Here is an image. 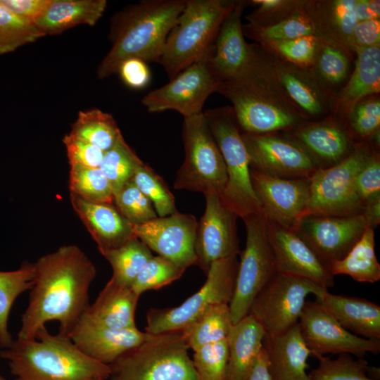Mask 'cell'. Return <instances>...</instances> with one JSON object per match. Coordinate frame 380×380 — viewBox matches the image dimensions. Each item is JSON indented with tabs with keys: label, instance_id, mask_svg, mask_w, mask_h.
Here are the masks:
<instances>
[{
	"label": "cell",
	"instance_id": "cell-19",
	"mask_svg": "<svg viewBox=\"0 0 380 380\" xmlns=\"http://www.w3.org/2000/svg\"><path fill=\"white\" fill-rule=\"evenodd\" d=\"M265 227L277 273L302 277L327 289L334 286L329 267L294 229L266 218Z\"/></svg>",
	"mask_w": 380,
	"mask_h": 380
},
{
	"label": "cell",
	"instance_id": "cell-38",
	"mask_svg": "<svg viewBox=\"0 0 380 380\" xmlns=\"http://www.w3.org/2000/svg\"><path fill=\"white\" fill-rule=\"evenodd\" d=\"M101 255L110 263L114 282L131 287L146 262L153 257L151 250L138 238Z\"/></svg>",
	"mask_w": 380,
	"mask_h": 380
},
{
	"label": "cell",
	"instance_id": "cell-7",
	"mask_svg": "<svg viewBox=\"0 0 380 380\" xmlns=\"http://www.w3.org/2000/svg\"><path fill=\"white\" fill-rule=\"evenodd\" d=\"M203 114L226 165L227 180L219 196L221 201L243 220L261 214L252 185L248 155L232 107L208 109Z\"/></svg>",
	"mask_w": 380,
	"mask_h": 380
},
{
	"label": "cell",
	"instance_id": "cell-31",
	"mask_svg": "<svg viewBox=\"0 0 380 380\" xmlns=\"http://www.w3.org/2000/svg\"><path fill=\"white\" fill-rule=\"evenodd\" d=\"M265 331L248 315L234 324L227 337L228 361L225 380H246L262 348Z\"/></svg>",
	"mask_w": 380,
	"mask_h": 380
},
{
	"label": "cell",
	"instance_id": "cell-48",
	"mask_svg": "<svg viewBox=\"0 0 380 380\" xmlns=\"http://www.w3.org/2000/svg\"><path fill=\"white\" fill-rule=\"evenodd\" d=\"M192 362L199 380H225L227 338L203 346L194 351Z\"/></svg>",
	"mask_w": 380,
	"mask_h": 380
},
{
	"label": "cell",
	"instance_id": "cell-32",
	"mask_svg": "<svg viewBox=\"0 0 380 380\" xmlns=\"http://www.w3.org/2000/svg\"><path fill=\"white\" fill-rule=\"evenodd\" d=\"M106 0H51L36 25L45 34H58L79 25L94 26L103 15Z\"/></svg>",
	"mask_w": 380,
	"mask_h": 380
},
{
	"label": "cell",
	"instance_id": "cell-2",
	"mask_svg": "<svg viewBox=\"0 0 380 380\" xmlns=\"http://www.w3.org/2000/svg\"><path fill=\"white\" fill-rule=\"evenodd\" d=\"M217 93L229 99L243 133L288 132L310 121L279 83L268 53L258 44L248 65L220 82Z\"/></svg>",
	"mask_w": 380,
	"mask_h": 380
},
{
	"label": "cell",
	"instance_id": "cell-37",
	"mask_svg": "<svg viewBox=\"0 0 380 380\" xmlns=\"http://www.w3.org/2000/svg\"><path fill=\"white\" fill-rule=\"evenodd\" d=\"M70 133L104 152L122 136L113 116L96 108L80 111Z\"/></svg>",
	"mask_w": 380,
	"mask_h": 380
},
{
	"label": "cell",
	"instance_id": "cell-35",
	"mask_svg": "<svg viewBox=\"0 0 380 380\" xmlns=\"http://www.w3.org/2000/svg\"><path fill=\"white\" fill-rule=\"evenodd\" d=\"M234 324L229 304L215 305L180 331L189 348L227 339Z\"/></svg>",
	"mask_w": 380,
	"mask_h": 380
},
{
	"label": "cell",
	"instance_id": "cell-51",
	"mask_svg": "<svg viewBox=\"0 0 380 380\" xmlns=\"http://www.w3.org/2000/svg\"><path fill=\"white\" fill-rule=\"evenodd\" d=\"M63 142L66 148L70 166L100 167L105 154L101 149L70 132L65 135Z\"/></svg>",
	"mask_w": 380,
	"mask_h": 380
},
{
	"label": "cell",
	"instance_id": "cell-52",
	"mask_svg": "<svg viewBox=\"0 0 380 380\" xmlns=\"http://www.w3.org/2000/svg\"><path fill=\"white\" fill-rule=\"evenodd\" d=\"M355 191L364 206L368 200L380 196V158L376 150L357 174Z\"/></svg>",
	"mask_w": 380,
	"mask_h": 380
},
{
	"label": "cell",
	"instance_id": "cell-3",
	"mask_svg": "<svg viewBox=\"0 0 380 380\" xmlns=\"http://www.w3.org/2000/svg\"><path fill=\"white\" fill-rule=\"evenodd\" d=\"M186 0H147L116 13L112 20V46L97 70L106 78L132 58L159 62L166 39L185 6Z\"/></svg>",
	"mask_w": 380,
	"mask_h": 380
},
{
	"label": "cell",
	"instance_id": "cell-18",
	"mask_svg": "<svg viewBox=\"0 0 380 380\" xmlns=\"http://www.w3.org/2000/svg\"><path fill=\"white\" fill-rule=\"evenodd\" d=\"M205 209L198 222L195 239L197 265L206 274L218 260L239 255L237 215L228 208L219 195H205Z\"/></svg>",
	"mask_w": 380,
	"mask_h": 380
},
{
	"label": "cell",
	"instance_id": "cell-10",
	"mask_svg": "<svg viewBox=\"0 0 380 380\" xmlns=\"http://www.w3.org/2000/svg\"><path fill=\"white\" fill-rule=\"evenodd\" d=\"M234 255L213 262L201 288L177 307L151 308L146 332L151 334L184 329L215 305L229 304L234 293L239 261Z\"/></svg>",
	"mask_w": 380,
	"mask_h": 380
},
{
	"label": "cell",
	"instance_id": "cell-17",
	"mask_svg": "<svg viewBox=\"0 0 380 380\" xmlns=\"http://www.w3.org/2000/svg\"><path fill=\"white\" fill-rule=\"evenodd\" d=\"M367 227L362 214L307 215L300 220L294 230L329 267L331 263L347 255Z\"/></svg>",
	"mask_w": 380,
	"mask_h": 380
},
{
	"label": "cell",
	"instance_id": "cell-21",
	"mask_svg": "<svg viewBox=\"0 0 380 380\" xmlns=\"http://www.w3.org/2000/svg\"><path fill=\"white\" fill-rule=\"evenodd\" d=\"M286 133L304 148L318 168L340 163L357 143L348 125L334 114L319 121H307Z\"/></svg>",
	"mask_w": 380,
	"mask_h": 380
},
{
	"label": "cell",
	"instance_id": "cell-8",
	"mask_svg": "<svg viewBox=\"0 0 380 380\" xmlns=\"http://www.w3.org/2000/svg\"><path fill=\"white\" fill-rule=\"evenodd\" d=\"M375 150L368 142L360 141L340 163L317 169L310 177V195L303 217L362 214L364 204L357 195L355 179Z\"/></svg>",
	"mask_w": 380,
	"mask_h": 380
},
{
	"label": "cell",
	"instance_id": "cell-5",
	"mask_svg": "<svg viewBox=\"0 0 380 380\" xmlns=\"http://www.w3.org/2000/svg\"><path fill=\"white\" fill-rule=\"evenodd\" d=\"M235 3L186 0L158 62L170 80L193 63L212 55L221 25Z\"/></svg>",
	"mask_w": 380,
	"mask_h": 380
},
{
	"label": "cell",
	"instance_id": "cell-45",
	"mask_svg": "<svg viewBox=\"0 0 380 380\" xmlns=\"http://www.w3.org/2000/svg\"><path fill=\"white\" fill-rule=\"evenodd\" d=\"M185 269L160 255L151 258L131 286L139 296L148 290H156L179 279Z\"/></svg>",
	"mask_w": 380,
	"mask_h": 380
},
{
	"label": "cell",
	"instance_id": "cell-9",
	"mask_svg": "<svg viewBox=\"0 0 380 380\" xmlns=\"http://www.w3.org/2000/svg\"><path fill=\"white\" fill-rule=\"evenodd\" d=\"M182 137L185 156L175 189L220 196L227 180L226 165L203 112L184 118Z\"/></svg>",
	"mask_w": 380,
	"mask_h": 380
},
{
	"label": "cell",
	"instance_id": "cell-58",
	"mask_svg": "<svg viewBox=\"0 0 380 380\" xmlns=\"http://www.w3.org/2000/svg\"><path fill=\"white\" fill-rule=\"evenodd\" d=\"M362 215L369 227L372 229L377 227L380 223V196L366 201Z\"/></svg>",
	"mask_w": 380,
	"mask_h": 380
},
{
	"label": "cell",
	"instance_id": "cell-40",
	"mask_svg": "<svg viewBox=\"0 0 380 380\" xmlns=\"http://www.w3.org/2000/svg\"><path fill=\"white\" fill-rule=\"evenodd\" d=\"M305 6L290 18L272 26L260 27L248 23L243 25V34L259 45L274 41L314 35L313 25Z\"/></svg>",
	"mask_w": 380,
	"mask_h": 380
},
{
	"label": "cell",
	"instance_id": "cell-33",
	"mask_svg": "<svg viewBox=\"0 0 380 380\" xmlns=\"http://www.w3.org/2000/svg\"><path fill=\"white\" fill-rule=\"evenodd\" d=\"M374 232L367 227L360 240L341 260L333 262L329 270L334 277L350 276L363 283H374L380 279V265L374 251Z\"/></svg>",
	"mask_w": 380,
	"mask_h": 380
},
{
	"label": "cell",
	"instance_id": "cell-36",
	"mask_svg": "<svg viewBox=\"0 0 380 380\" xmlns=\"http://www.w3.org/2000/svg\"><path fill=\"white\" fill-rule=\"evenodd\" d=\"M33 263L24 262L12 271H0V348L8 347L13 339L8 328L10 312L16 298L33 285Z\"/></svg>",
	"mask_w": 380,
	"mask_h": 380
},
{
	"label": "cell",
	"instance_id": "cell-41",
	"mask_svg": "<svg viewBox=\"0 0 380 380\" xmlns=\"http://www.w3.org/2000/svg\"><path fill=\"white\" fill-rule=\"evenodd\" d=\"M142 163L121 136L115 144L105 152L99 168L108 179L115 194L132 179Z\"/></svg>",
	"mask_w": 380,
	"mask_h": 380
},
{
	"label": "cell",
	"instance_id": "cell-1",
	"mask_svg": "<svg viewBox=\"0 0 380 380\" xmlns=\"http://www.w3.org/2000/svg\"><path fill=\"white\" fill-rule=\"evenodd\" d=\"M33 265V285L17 338H34L51 321L58 322L59 334L69 337L90 305L96 267L75 245L62 246Z\"/></svg>",
	"mask_w": 380,
	"mask_h": 380
},
{
	"label": "cell",
	"instance_id": "cell-22",
	"mask_svg": "<svg viewBox=\"0 0 380 380\" xmlns=\"http://www.w3.org/2000/svg\"><path fill=\"white\" fill-rule=\"evenodd\" d=\"M267 52L286 95L309 120L334 114V95L319 83L309 68L289 63Z\"/></svg>",
	"mask_w": 380,
	"mask_h": 380
},
{
	"label": "cell",
	"instance_id": "cell-16",
	"mask_svg": "<svg viewBox=\"0 0 380 380\" xmlns=\"http://www.w3.org/2000/svg\"><path fill=\"white\" fill-rule=\"evenodd\" d=\"M197 226L198 221L194 215L177 211L134 225V232L151 251L186 270L197 265L195 253Z\"/></svg>",
	"mask_w": 380,
	"mask_h": 380
},
{
	"label": "cell",
	"instance_id": "cell-24",
	"mask_svg": "<svg viewBox=\"0 0 380 380\" xmlns=\"http://www.w3.org/2000/svg\"><path fill=\"white\" fill-rule=\"evenodd\" d=\"M150 336L137 327L113 329L82 319L69 338L86 355L109 365Z\"/></svg>",
	"mask_w": 380,
	"mask_h": 380
},
{
	"label": "cell",
	"instance_id": "cell-42",
	"mask_svg": "<svg viewBox=\"0 0 380 380\" xmlns=\"http://www.w3.org/2000/svg\"><path fill=\"white\" fill-rule=\"evenodd\" d=\"M319 364L309 376L312 380H374L367 375V362L355 360L350 354L341 353L333 360L324 355H316Z\"/></svg>",
	"mask_w": 380,
	"mask_h": 380
},
{
	"label": "cell",
	"instance_id": "cell-49",
	"mask_svg": "<svg viewBox=\"0 0 380 380\" xmlns=\"http://www.w3.org/2000/svg\"><path fill=\"white\" fill-rule=\"evenodd\" d=\"M319 40L315 35H308L260 46L289 63L309 68L314 61Z\"/></svg>",
	"mask_w": 380,
	"mask_h": 380
},
{
	"label": "cell",
	"instance_id": "cell-39",
	"mask_svg": "<svg viewBox=\"0 0 380 380\" xmlns=\"http://www.w3.org/2000/svg\"><path fill=\"white\" fill-rule=\"evenodd\" d=\"M69 190L72 194L93 203H113L110 184L100 168L70 166Z\"/></svg>",
	"mask_w": 380,
	"mask_h": 380
},
{
	"label": "cell",
	"instance_id": "cell-29",
	"mask_svg": "<svg viewBox=\"0 0 380 380\" xmlns=\"http://www.w3.org/2000/svg\"><path fill=\"white\" fill-rule=\"evenodd\" d=\"M347 331L369 339H380V307L367 299L326 291L318 300Z\"/></svg>",
	"mask_w": 380,
	"mask_h": 380
},
{
	"label": "cell",
	"instance_id": "cell-6",
	"mask_svg": "<svg viewBox=\"0 0 380 380\" xmlns=\"http://www.w3.org/2000/svg\"><path fill=\"white\" fill-rule=\"evenodd\" d=\"M180 331L151 334L109 365V380H199Z\"/></svg>",
	"mask_w": 380,
	"mask_h": 380
},
{
	"label": "cell",
	"instance_id": "cell-43",
	"mask_svg": "<svg viewBox=\"0 0 380 380\" xmlns=\"http://www.w3.org/2000/svg\"><path fill=\"white\" fill-rule=\"evenodd\" d=\"M44 36L35 24L20 18L0 4V55L13 52Z\"/></svg>",
	"mask_w": 380,
	"mask_h": 380
},
{
	"label": "cell",
	"instance_id": "cell-14",
	"mask_svg": "<svg viewBox=\"0 0 380 380\" xmlns=\"http://www.w3.org/2000/svg\"><path fill=\"white\" fill-rule=\"evenodd\" d=\"M241 134L250 169L280 179L310 178L317 165L286 132Z\"/></svg>",
	"mask_w": 380,
	"mask_h": 380
},
{
	"label": "cell",
	"instance_id": "cell-56",
	"mask_svg": "<svg viewBox=\"0 0 380 380\" xmlns=\"http://www.w3.org/2000/svg\"><path fill=\"white\" fill-rule=\"evenodd\" d=\"M354 12L357 21L380 18L379 0H355Z\"/></svg>",
	"mask_w": 380,
	"mask_h": 380
},
{
	"label": "cell",
	"instance_id": "cell-50",
	"mask_svg": "<svg viewBox=\"0 0 380 380\" xmlns=\"http://www.w3.org/2000/svg\"><path fill=\"white\" fill-rule=\"evenodd\" d=\"M256 8L246 16L248 24L269 27L279 23L303 10L307 0H252Z\"/></svg>",
	"mask_w": 380,
	"mask_h": 380
},
{
	"label": "cell",
	"instance_id": "cell-55",
	"mask_svg": "<svg viewBox=\"0 0 380 380\" xmlns=\"http://www.w3.org/2000/svg\"><path fill=\"white\" fill-rule=\"evenodd\" d=\"M51 0H0V4L20 18L36 24Z\"/></svg>",
	"mask_w": 380,
	"mask_h": 380
},
{
	"label": "cell",
	"instance_id": "cell-12",
	"mask_svg": "<svg viewBox=\"0 0 380 380\" xmlns=\"http://www.w3.org/2000/svg\"><path fill=\"white\" fill-rule=\"evenodd\" d=\"M243 221L246 246L239 264L234 296L229 304L234 324L248 315L256 296L277 274L267 239L264 215H251Z\"/></svg>",
	"mask_w": 380,
	"mask_h": 380
},
{
	"label": "cell",
	"instance_id": "cell-23",
	"mask_svg": "<svg viewBox=\"0 0 380 380\" xmlns=\"http://www.w3.org/2000/svg\"><path fill=\"white\" fill-rule=\"evenodd\" d=\"M248 4L236 3L224 18L217 36L209 61L220 82L238 75L249 63L255 51V44H248L243 32L241 17Z\"/></svg>",
	"mask_w": 380,
	"mask_h": 380
},
{
	"label": "cell",
	"instance_id": "cell-54",
	"mask_svg": "<svg viewBox=\"0 0 380 380\" xmlns=\"http://www.w3.org/2000/svg\"><path fill=\"white\" fill-rule=\"evenodd\" d=\"M117 73L120 75L123 82L132 89L145 87L151 79L150 70L146 63L136 58L122 61Z\"/></svg>",
	"mask_w": 380,
	"mask_h": 380
},
{
	"label": "cell",
	"instance_id": "cell-13",
	"mask_svg": "<svg viewBox=\"0 0 380 380\" xmlns=\"http://www.w3.org/2000/svg\"><path fill=\"white\" fill-rule=\"evenodd\" d=\"M210 56L193 63L166 84L148 92L141 100L143 106L149 113L175 110L184 118L203 113L205 101L217 91L221 82L212 68Z\"/></svg>",
	"mask_w": 380,
	"mask_h": 380
},
{
	"label": "cell",
	"instance_id": "cell-53",
	"mask_svg": "<svg viewBox=\"0 0 380 380\" xmlns=\"http://www.w3.org/2000/svg\"><path fill=\"white\" fill-rule=\"evenodd\" d=\"M380 46V18L357 22L348 40L349 50H357Z\"/></svg>",
	"mask_w": 380,
	"mask_h": 380
},
{
	"label": "cell",
	"instance_id": "cell-30",
	"mask_svg": "<svg viewBox=\"0 0 380 380\" xmlns=\"http://www.w3.org/2000/svg\"><path fill=\"white\" fill-rule=\"evenodd\" d=\"M139 298L131 287L110 279L82 319L113 329L137 327L135 311Z\"/></svg>",
	"mask_w": 380,
	"mask_h": 380
},
{
	"label": "cell",
	"instance_id": "cell-46",
	"mask_svg": "<svg viewBox=\"0 0 380 380\" xmlns=\"http://www.w3.org/2000/svg\"><path fill=\"white\" fill-rule=\"evenodd\" d=\"M345 118L353 137L369 143L379 133V97L374 95L360 100L350 108Z\"/></svg>",
	"mask_w": 380,
	"mask_h": 380
},
{
	"label": "cell",
	"instance_id": "cell-15",
	"mask_svg": "<svg viewBox=\"0 0 380 380\" xmlns=\"http://www.w3.org/2000/svg\"><path fill=\"white\" fill-rule=\"evenodd\" d=\"M298 324L314 356L348 353L360 357L367 353L380 352V339L365 338L347 331L317 300H306Z\"/></svg>",
	"mask_w": 380,
	"mask_h": 380
},
{
	"label": "cell",
	"instance_id": "cell-44",
	"mask_svg": "<svg viewBox=\"0 0 380 380\" xmlns=\"http://www.w3.org/2000/svg\"><path fill=\"white\" fill-rule=\"evenodd\" d=\"M131 180L150 200L158 217H165L177 211L174 196L163 179L150 167L142 163Z\"/></svg>",
	"mask_w": 380,
	"mask_h": 380
},
{
	"label": "cell",
	"instance_id": "cell-34",
	"mask_svg": "<svg viewBox=\"0 0 380 380\" xmlns=\"http://www.w3.org/2000/svg\"><path fill=\"white\" fill-rule=\"evenodd\" d=\"M353 53L346 49L319 40L309 69L319 83L335 96L336 90L339 91L348 78Z\"/></svg>",
	"mask_w": 380,
	"mask_h": 380
},
{
	"label": "cell",
	"instance_id": "cell-57",
	"mask_svg": "<svg viewBox=\"0 0 380 380\" xmlns=\"http://www.w3.org/2000/svg\"><path fill=\"white\" fill-rule=\"evenodd\" d=\"M246 380H272L263 346Z\"/></svg>",
	"mask_w": 380,
	"mask_h": 380
},
{
	"label": "cell",
	"instance_id": "cell-20",
	"mask_svg": "<svg viewBox=\"0 0 380 380\" xmlns=\"http://www.w3.org/2000/svg\"><path fill=\"white\" fill-rule=\"evenodd\" d=\"M254 191L264 217L294 229L303 218L310 195V178L280 179L250 169Z\"/></svg>",
	"mask_w": 380,
	"mask_h": 380
},
{
	"label": "cell",
	"instance_id": "cell-25",
	"mask_svg": "<svg viewBox=\"0 0 380 380\" xmlns=\"http://www.w3.org/2000/svg\"><path fill=\"white\" fill-rule=\"evenodd\" d=\"M70 200L101 254L137 238L134 225L121 215L114 203H89L72 194H70Z\"/></svg>",
	"mask_w": 380,
	"mask_h": 380
},
{
	"label": "cell",
	"instance_id": "cell-11",
	"mask_svg": "<svg viewBox=\"0 0 380 380\" xmlns=\"http://www.w3.org/2000/svg\"><path fill=\"white\" fill-rule=\"evenodd\" d=\"M327 291L308 279L277 273L256 296L248 315L265 334H279L298 322L308 295L318 300Z\"/></svg>",
	"mask_w": 380,
	"mask_h": 380
},
{
	"label": "cell",
	"instance_id": "cell-4",
	"mask_svg": "<svg viewBox=\"0 0 380 380\" xmlns=\"http://www.w3.org/2000/svg\"><path fill=\"white\" fill-rule=\"evenodd\" d=\"M15 380H107L109 365L83 353L68 336L46 327L36 338H17L0 350Z\"/></svg>",
	"mask_w": 380,
	"mask_h": 380
},
{
	"label": "cell",
	"instance_id": "cell-26",
	"mask_svg": "<svg viewBox=\"0 0 380 380\" xmlns=\"http://www.w3.org/2000/svg\"><path fill=\"white\" fill-rule=\"evenodd\" d=\"M262 346L272 380H312L306 372L307 360L312 353L298 322L281 334H265Z\"/></svg>",
	"mask_w": 380,
	"mask_h": 380
},
{
	"label": "cell",
	"instance_id": "cell-47",
	"mask_svg": "<svg viewBox=\"0 0 380 380\" xmlns=\"http://www.w3.org/2000/svg\"><path fill=\"white\" fill-rule=\"evenodd\" d=\"M113 203L121 215L134 226L158 217L152 203L132 180L114 194Z\"/></svg>",
	"mask_w": 380,
	"mask_h": 380
},
{
	"label": "cell",
	"instance_id": "cell-28",
	"mask_svg": "<svg viewBox=\"0 0 380 380\" xmlns=\"http://www.w3.org/2000/svg\"><path fill=\"white\" fill-rule=\"evenodd\" d=\"M355 3V0H308L305 10L312 23L314 35L352 53L348 40L357 22Z\"/></svg>",
	"mask_w": 380,
	"mask_h": 380
},
{
	"label": "cell",
	"instance_id": "cell-27",
	"mask_svg": "<svg viewBox=\"0 0 380 380\" xmlns=\"http://www.w3.org/2000/svg\"><path fill=\"white\" fill-rule=\"evenodd\" d=\"M355 68L334 96V115L345 118L360 100L380 92V46L357 50Z\"/></svg>",
	"mask_w": 380,
	"mask_h": 380
},
{
	"label": "cell",
	"instance_id": "cell-59",
	"mask_svg": "<svg viewBox=\"0 0 380 380\" xmlns=\"http://www.w3.org/2000/svg\"><path fill=\"white\" fill-rule=\"evenodd\" d=\"M0 380H7V379H5L3 376H1L0 374Z\"/></svg>",
	"mask_w": 380,
	"mask_h": 380
}]
</instances>
